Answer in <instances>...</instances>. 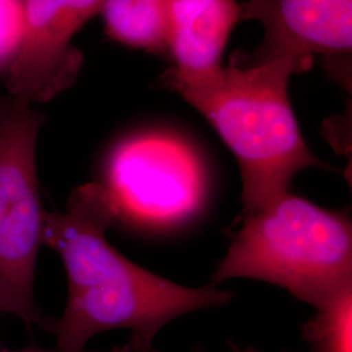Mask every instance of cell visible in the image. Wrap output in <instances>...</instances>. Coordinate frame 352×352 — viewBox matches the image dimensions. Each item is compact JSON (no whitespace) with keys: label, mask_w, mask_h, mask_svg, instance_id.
Wrapping results in <instances>:
<instances>
[{"label":"cell","mask_w":352,"mask_h":352,"mask_svg":"<svg viewBox=\"0 0 352 352\" xmlns=\"http://www.w3.org/2000/svg\"><path fill=\"white\" fill-rule=\"evenodd\" d=\"M118 218L102 183L77 187L63 213L46 212L42 244L60 257L68 282L63 314L42 325L58 350L85 351L91 338L118 329L129 330L131 340L153 343L177 317L223 307L234 298L213 285H177L129 261L106 236Z\"/></svg>","instance_id":"1"},{"label":"cell","mask_w":352,"mask_h":352,"mask_svg":"<svg viewBox=\"0 0 352 352\" xmlns=\"http://www.w3.org/2000/svg\"><path fill=\"white\" fill-rule=\"evenodd\" d=\"M292 65L248 62L235 54L209 74L183 76L167 68L161 84L210 123L235 155L241 176V218L289 192L302 170L327 168L304 141L289 98Z\"/></svg>","instance_id":"2"},{"label":"cell","mask_w":352,"mask_h":352,"mask_svg":"<svg viewBox=\"0 0 352 352\" xmlns=\"http://www.w3.org/2000/svg\"><path fill=\"white\" fill-rule=\"evenodd\" d=\"M235 278L274 285L318 307L352 285L350 217L286 192L241 218L212 285Z\"/></svg>","instance_id":"3"},{"label":"cell","mask_w":352,"mask_h":352,"mask_svg":"<svg viewBox=\"0 0 352 352\" xmlns=\"http://www.w3.org/2000/svg\"><path fill=\"white\" fill-rule=\"evenodd\" d=\"M43 115L11 98L0 106V311L26 327L45 318L34 299V274L46 210L39 196L37 141Z\"/></svg>","instance_id":"4"},{"label":"cell","mask_w":352,"mask_h":352,"mask_svg":"<svg viewBox=\"0 0 352 352\" xmlns=\"http://www.w3.org/2000/svg\"><path fill=\"white\" fill-rule=\"evenodd\" d=\"M119 215L151 222H173L200 204L202 175L193 153L162 135L123 140L106 162V183Z\"/></svg>","instance_id":"5"},{"label":"cell","mask_w":352,"mask_h":352,"mask_svg":"<svg viewBox=\"0 0 352 352\" xmlns=\"http://www.w3.org/2000/svg\"><path fill=\"white\" fill-rule=\"evenodd\" d=\"M241 10L264 30L261 45L244 54L248 62H286L296 75L322 58L337 82L350 85L352 0H247Z\"/></svg>","instance_id":"6"},{"label":"cell","mask_w":352,"mask_h":352,"mask_svg":"<svg viewBox=\"0 0 352 352\" xmlns=\"http://www.w3.org/2000/svg\"><path fill=\"white\" fill-rule=\"evenodd\" d=\"M103 0H24L20 47L7 71L11 98L47 103L71 88L84 64L72 41Z\"/></svg>","instance_id":"7"},{"label":"cell","mask_w":352,"mask_h":352,"mask_svg":"<svg viewBox=\"0 0 352 352\" xmlns=\"http://www.w3.org/2000/svg\"><path fill=\"white\" fill-rule=\"evenodd\" d=\"M243 20L238 0H167L170 69L179 75L199 76L219 68L230 36Z\"/></svg>","instance_id":"8"},{"label":"cell","mask_w":352,"mask_h":352,"mask_svg":"<svg viewBox=\"0 0 352 352\" xmlns=\"http://www.w3.org/2000/svg\"><path fill=\"white\" fill-rule=\"evenodd\" d=\"M166 11L167 0H103L100 14L113 42L164 56Z\"/></svg>","instance_id":"9"},{"label":"cell","mask_w":352,"mask_h":352,"mask_svg":"<svg viewBox=\"0 0 352 352\" xmlns=\"http://www.w3.org/2000/svg\"><path fill=\"white\" fill-rule=\"evenodd\" d=\"M311 352H352V285L315 308L302 325Z\"/></svg>","instance_id":"10"},{"label":"cell","mask_w":352,"mask_h":352,"mask_svg":"<svg viewBox=\"0 0 352 352\" xmlns=\"http://www.w3.org/2000/svg\"><path fill=\"white\" fill-rule=\"evenodd\" d=\"M24 0H0V71H8L20 47Z\"/></svg>","instance_id":"11"},{"label":"cell","mask_w":352,"mask_h":352,"mask_svg":"<svg viewBox=\"0 0 352 352\" xmlns=\"http://www.w3.org/2000/svg\"><path fill=\"white\" fill-rule=\"evenodd\" d=\"M128 347H129V350L131 352H162L160 351V350H157L155 347H154V344L153 343H141V342H136V340H128ZM187 352H208L205 349H202V347H195V349H192V350H189Z\"/></svg>","instance_id":"12"},{"label":"cell","mask_w":352,"mask_h":352,"mask_svg":"<svg viewBox=\"0 0 352 352\" xmlns=\"http://www.w3.org/2000/svg\"><path fill=\"white\" fill-rule=\"evenodd\" d=\"M0 352H64L62 350H58V349H45V347H41V346H38L37 343H32V344H29V346H26L24 349H20V350H3V351ZM82 352H94V351H88V350H85V351Z\"/></svg>","instance_id":"13"},{"label":"cell","mask_w":352,"mask_h":352,"mask_svg":"<svg viewBox=\"0 0 352 352\" xmlns=\"http://www.w3.org/2000/svg\"><path fill=\"white\" fill-rule=\"evenodd\" d=\"M228 351L227 352H260L258 349L254 346H245V344H239L235 340H228ZM287 352V351H283Z\"/></svg>","instance_id":"14"},{"label":"cell","mask_w":352,"mask_h":352,"mask_svg":"<svg viewBox=\"0 0 352 352\" xmlns=\"http://www.w3.org/2000/svg\"><path fill=\"white\" fill-rule=\"evenodd\" d=\"M110 352H131V350H129L128 344H124V346H115L110 350Z\"/></svg>","instance_id":"15"},{"label":"cell","mask_w":352,"mask_h":352,"mask_svg":"<svg viewBox=\"0 0 352 352\" xmlns=\"http://www.w3.org/2000/svg\"><path fill=\"white\" fill-rule=\"evenodd\" d=\"M0 315H1V311H0Z\"/></svg>","instance_id":"16"},{"label":"cell","mask_w":352,"mask_h":352,"mask_svg":"<svg viewBox=\"0 0 352 352\" xmlns=\"http://www.w3.org/2000/svg\"><path fill=\"white\" fill-rule=\"evenodd\" d=\"M0 106H1V103H0Z\"/></svg>","instance_id":"17"}]
</instances>
